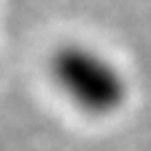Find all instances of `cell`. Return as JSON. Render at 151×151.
<instances>
[{
	"label": "cell",
	"instance_id": "1",
	"mask_svg": "<svg viewBox=\"0 0 151 151\" xmlns=\"http://www.w3.org/2000/svg\"><path fill=\"white\" fill-rule=\"evenodd\" d=\"M50 80L61 96L90 117H109L127 101L125 72L101 50L69 42L50 56Z\"/></svg>",
	"mask_w": 151,
	"mask_h": 151
}]
</instances>
